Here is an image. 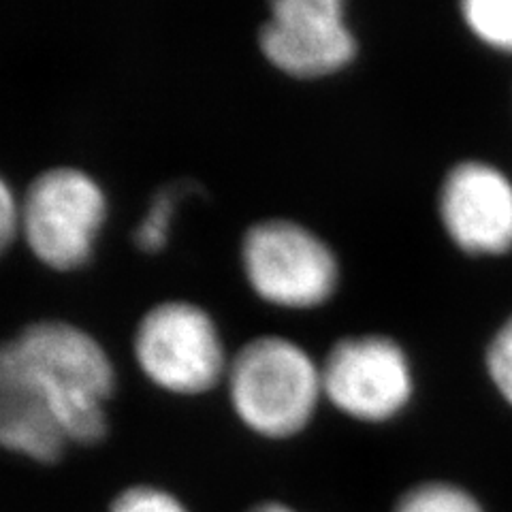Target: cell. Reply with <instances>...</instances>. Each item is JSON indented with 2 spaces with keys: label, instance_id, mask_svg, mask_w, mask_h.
<instances>
[{
  "label": "cell",
  "instance_id": "8992f818",
  "mask_svg": "<svg viewBox=\"0 0 512 512\" xmlns=\"http://www.w3.org/2000/svg\"><path fill=\"white\" fill-rule=\"evenodd\" d=\"M320 370L327 402L361 423H389L414 397L412 363L387 335L365 333L340 340Z\"/></svg>",
  "mask_w": 512,
  "mask_h": 512
},
{
  "label": "cell",
  "instance_id": "4fadbf2b",
  "mask_svg": "<svg viewBox=\"0 0 512 512\" xmlns=\"http://www.w3.org/2000/svg\"><path fill=\"white\" fill-rule=\"evenodd\" d=\"M485 367L495 391L504 397L508 406H512V316L491 338Z\"/></svg>",
  "mask_w": 512,
  "mask_h": 512
},
{
  "label": "cell",
  "instance_id": "2e32d148",
  "mask_svg": "<svg viewBox=\"0 0 512 512\" xmlns=\"http://www.w3.org/2000/svg\"><path fill=\"white\" fill-rule=\"evenodd\" d=\"M250 512H297V510L280 502H265V504L254 506Z\"/></svg>",
  "mask_w": 512,
  "mask_h": 512
},
{
  "label": "cell",
  "instance_id": "7a4b0ae2",
  "mask_svg": "<svg viewBox=\"0 0 512 512\" xmlns=\"http://www.w3.org/2000/svg\"><path fill=\"white\" fill-rule=\"evenodd\" d=\"M224 382L237 419L267 440L301 434L325 399L320 363L301 344L280 335L244 344L231 357Z\"/></svg>",
  "mask_w": 512,
  "mask_h": 512
},
{
  "label": "cell",
  "instance_id": "30bf717a",
  "mask_svg": "<svg viewBox=\"0 0 512 512\" xmlns=\"http://www.w3.org/2000/svg\"><path fill=\"white\" fill-rule=\"evenodd\" d=\"M459 9L480 43L512 56V0H466Z\"/></svg>",
  "mask_w": 512,
  "mask_h": 512
},
{
  "label": "cell",
  "instance_id": "5b68a950",
  "mask_svg": "<svg viewBox=\"0 0 512 512\" xmlns=\"http://www.w3.org/2000/svg\"><path fill=\"white\" fill-rule=\"evenodd\" d=\"M133 352L141 374L173 395L212 391L231 361L212 314L184 299L156 303L141 316Z\"/></svg>",
  "mask_w": 512,
  "mask_h": 512
},
{
  "label": "cell",
  "instance_id": "52a82bcc",
  "mask_svg": "<svg viewBox=\"0 0 512 512\" xmlns=\"http://www.w3.org/2000/svg\"><path fill=\"white\" fill-rule=\"evenodd\" d=\"M261 52L271 67L295 79L344 71L357 56V37L342 0H280L261 26Z\"/></svg>",
  "mask_w": 512,
  "mask_h": 512
},
{
  "label": "cell",
  "instance_id": "277c9868",
  "mask_svg": "<svg viewBox=\"0 0 512 512\" xmlns=\"http://www.w3.org/2000/svg\"><path fill=\"white\" fill-rule=\"evenodd\" d=\"M242 269L256 297L284 310L325 306L340 286V263L331 246L286 218L252 224L242 239Z\"/></svg>",
  "mask_w": 512,
  "mask_h": 512
},
{
  "label": "cell",
  "instance_id": "9c48e42d",
  "mask_svg": "<svg viewBox=\"0 0 512 512\" xmlns=\"http://www.w3.org/2000/svg\"><path fill=\"white\" fill-rule=\"evenodd\" d=\"M67 444L56 416L28 389L0 344V448L30 461L54 463Z\"/></svg>",
  "mask_w": 512,
  "mask_h": 512
},
{
  "label": "cell",
  "instance_id": "ba28073f",
  "mask_svg": "<svg viewBox=\"0 0 512 512\" xmlns=\"http://www.w3.org/2000/svg\"><path fill=\"white\" fill-rule=\"evenodd\" d=\"M440 222L451 242L472 256L512 250V180L483 160L446 173L438 197Z\"/></svg>",
  "mask_w": 512,
  "mask_h": 512
},
{
  "label": "cell",
  "instance_id": "6da1fadb",
  "mask_svg": "<svg viewBox=\"0 0 512 512\" xmlns=\"http://www.w3.org/2000/svg\"><path fill=\"white\" fill-rule=\"evenodd\" d=\"M3 348L28 389L56 416L69 444L105 438L116 370L94 335L64 320H39Z\"/></svg>",
  "mask_w": 512,
  "mask_h": 512
},
{
  "label": "cell",
  "instance_id": "3957f363",
  "mask_svg": "<svg viewBox=\"0 0 512 512\" xmlns=\"http://www.w3.org/2000/svg\"><path fill=\"white\" fill-rule=\"evenodd\" d=\"M107 212L105 190L88 171L47 169L20 197V237L45 267L82 269L94 256Z\"/></svg>",
  "mask_w": 512,
  "mask_h": 512
},
{
  "label": "cell",
  "instance_id": "9a60e30c",
  "mask_svg": "<svg viewBox=\"0 0 512 512\" xmlns=\"http://www.w3.org/2000/svg\"><path fill=\"white\" fill-rule=\"evenodd\" d=\"M20 237V197L0 175V256Z\"/></svg>",
  "mask_w": 512,
  "mask_h": 512
},
{
  "label": "cell",
  "instance_id": "5bb4252c",
  "mask_svg": "<svg viewBox=\"0 0 512 512\" xmlns=\"http://www.w3.org/2000/svg\"><path fill=\"white\" fill-rule=\"evenodd\" d=\"M109 512H190L186 504L167 489L154 485L128 487L111 504Z\"/></svg>",
  "mask_w": 512,
  "mask_h": 512
},
{
  "label": "cell",
  "instance_id": "8fae6325",
  "mask_svg": "<svg viewBox=\"0 0 512 512\" xmlns=\"http://www.w3.org/2000/svg\"><path fill=\"white\" fill-rule=\"evenodd\" d=\"M393 512H487L470 491L444 480H429L406 491Z\"/></svg>",
  "mask_w": 512,
  "mask_h": 512
},
{
  "label": "cell",
  "instance_id": "7c38bea8",
  "mask_svg": "<svg viewBox=\"0 0 512 512\" xmlns=\"http://www.w3.org/2000/svg\"><path fill=\"white\" fill-rule=\"evenodd\" d=\"M184 192L186 186H167L156 192L148 212L143 214L135 231V244L139 250L156 254L167 246L171 224L175 220V212H178V205L182 203Z\"/></svg>",
  "mask_w": 512,
  "mask_h": 512
}]
</instances>
